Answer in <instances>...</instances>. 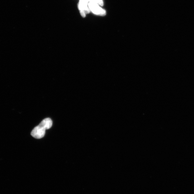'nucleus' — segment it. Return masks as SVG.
Listing matches in <instances>:
<instances>
[{
  "label": "nucleus",
  "mask_w": 194,
  "mask_h": 194,
  "mask_svg": "<svg viewBox=\"0 0 194 194\" xmlns=\"http://www.w3.org/2000/svg\"><path fill=\"white\" fill-rule=\"evenodd\" d=\"M52 124L53 122L51 118L45 119L38 126L32 130L31 132V136L36 139L43 138L45 135L46 130L51 128Z\"/></svg>",
  "instance_id": "f257e3e1"
},
{
  "label": "nucleus",
  "mask_w": 194,
  "mask_h": 194,
  "mask_svg": "<svg viewBox=\"0 0 194 194\" xmlns=\"http://www.w3.org/2000/svg\"><path fill=\"white\" fill-rule=\"evenodd\" d=\"M88 7L90 11L94 14L101 16H103L106 14L105 11L101 8L98 4L89 2Z\"/></svg>",
  "instance_id": "f03ea898"
},
{
  "label": "nucleus",
  "mask_w": 194,
  "mask_h": 194,
  "mask_svg": "<svg viewBox=\"0 0 194 194\" xmlns=\"http://www.w3.org/2000/svg\"><path fill=\"white\" fill-rule=\"evenodd\" d=\"M89 2L86 1H79L78 7L80 11V13L82 16L85 17L86 14L89 13L90 12L88 7Z\"/></svg>",
  "instance_id": "7ed1b4c3"
},
{
  "label": "nucleus",
  "mask_w": 194,
  "mask_h": 194,
  "mask_svg": "<svg viewBox=\"0 0 194 194\" xmlns=\"http://www.w3.org/2000/svg\"><path fill=\"white\" fill-rule=\"evenodd\" d=\"M80 1H87L89 2L88 0H80Z\"/></svg>",
  "instance_id": "20e7f679"
}]
</instances>
